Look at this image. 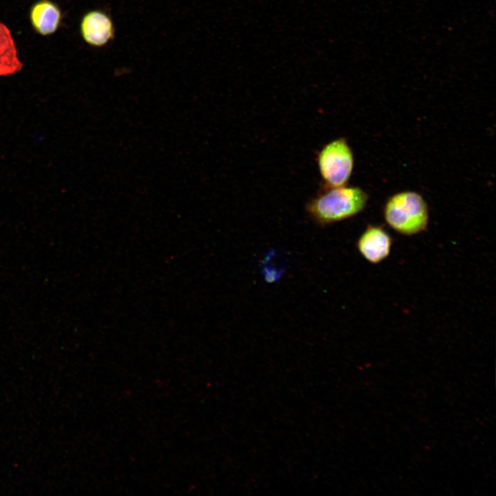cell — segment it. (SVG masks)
Instances as JSON below:
<instances>
[{
	"mask_svg": "<svg viewBox=\"0 0 496 496\" xmlns=\"http://www.w3.org/2000/svg\"><path fill=\"white\" fill-rule=\"evenodd\" d=\"M368 200V194L359 187L321 185L305 209L316 224L326 226L358 215L365 209Z\"/></svg>",
	"mask_w": 496,
	"mask_h": 496,
	"instance_id": "6da1fadb",
	"label": "cell"
},
{
	"mask_svg": "<svg viewBox=\"0 0 496 496\" xmlns=\"http://www.w3.org/2000/svg\"><path fill=\"white\" fill-rule=\"evenodd\" d=\"M386 224L396 232L413 236L424 231L428 224V208L423 196L413 191L392 195L383 209Z\"/></svg>",
	"mask_w": 496,
	"mask_h": 496,
	"instance_id": "7a4b0ae2",
	"label": "cell"
},
{
	"mask_svg": "<svg viewBox=\"0 0 496 496\" xmlns=\"http://www.w3.org/2000/svg\"><path fill=\"white\" fill-rule=\"evenodd\" d=\"M322 186L347 185L353 172L354 156L345 138H335L324 145L316 156Z\"/></svg>",
	"mask_w": 496,
	"mask_h": 496,
	"instance_id": "3957f363",
	"label": "cell"
},
{
	"mask_svg": "<svg viewBox=\"0 0 496 496\" xmlns=\"http://www.w3.org/2000/svg\"><path fill=\"white\" fill-rule=\"evenodd\" d=\"M392 238L382 227L369 225L360 236L357 248L362 256L372 264H378L390 254Z\"/></svg>",
	"mask_w": 496,
	"mask_h": 496,
	"instance_id": "277c9868",
	"label": "cell"
},
{
	"mask_svg": "<svg viewBox=\"0 0 496 496\" xmlns=\"http://www.w3.org/2000/svg\"><path fill=\"white\" fill-rule=\"evenodd\" d=\"M81 32L90 45L101 47L114 37V26L110 18L99 10L86 13L81 22Z\"/></svg>",
	"mask_w": 496,
	"mask_h": 496,
	"instance_id": "5b68a950",
	"label": "cell"
},
{
	"mask_svg": "<svg viewBox=\"0 0 496 496\" xmlns=\"http://www.w3.org/2000/svg\"><path fill=\"white\" fill-rule=\"evenodd\" d=\"M61 18L60 8L50 0H39L30 10V20L34 30L43 36L54 33L60 25Z\"/></svg>",
	"mask_w": 496,
	"mask_h": 496,
	"instance_id": "8992f818",
	"label": "cell"
},
{
	"mask_svg": "<svg viewBox=\"0 0 496 496\" xmlns=\"http://www.w3.org/2000/svg\"><path fill=\"white\" fill-rule=\"evenodd\" d=\"M22 67L10 32L0 23V76L13 74L20 71Z\"/></svg>",
	"mask_w": 496,
	"mask_h": 496,
	"instance_id": "52a82bcc",
	"label": "cell"
}]
</instances>
